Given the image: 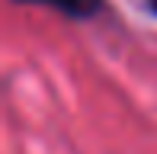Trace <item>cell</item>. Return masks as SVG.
<instances>
[{
  "instance_id": "obj_1",
  "label": "cell",
  "mask_w": 157,
  "mask_h": 154,
  "mask_svg": "<svg viewBox=\"0 0 157 154\" xmlns=\"http://www.w3.org/2000/svg\"><path fill=\"white\" fill-rule=\"evenodd\" d=\"M13 3H32V6H48L67 19H93L103 13L106 0H13Z\"/></svg>"
},
{
  "instance_id": "obj_2",
  "label": "cell",
  "mask_w": 157,
  "mask_h": 154,
  "mask_svg": "<svg viewBox=\"0 0 157 154\" xmlns=\"http://www.w3.org/2000/svg\"><path fill=\"white\" fill-rule=\"evenodd\" d=\"M144 3H147V10H151V13H157V0H144Z\"/></svg>"
}]
</instances>
